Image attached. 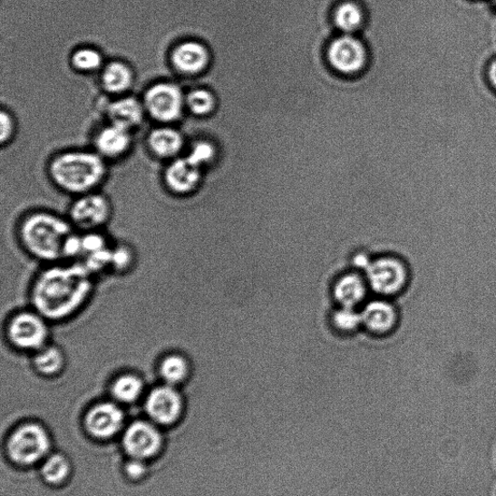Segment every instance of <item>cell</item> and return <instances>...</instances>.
Listing matches in <instances>:
<instances>
[{"instance_id":"1","label":"cell","mask_w":496,"mask_h":496,"mask_svg":"<svg viewBox=\"0 0 496 496\" xmlns=\"http://www.w3.org/2000/svg\"><path fill=\"white\" fill-rule=\"evenodd\" d=\"M92 291V273L86 266H54L36 278L32 302L38 314L58 321L76 314Z\"/></svg>"},{"instance_id":"2","label":"cell","mask_w":496,"mask_h":496,"mask_svg":"<svg viewBox=\"0 0 496 496\" xmlns=\"http://www.w3.org/2000/svg\"><path fill=\"white\" fill-rule=\"evenodd\" d=\"M71 234L73 229L68 221L47 212H37L27 217L20 230L25 249L44 261L63 258L64 246Z\"/></svg>"},{"instance_id":"3","label":"cell","mask_w":496,"mask_h":496,"mask_svg":"<svg viewBox=\"0 0 496 496\" xmlns=\"http://www.w3.org/2000/svg\"><path fill=\"white\" fill-rule=\"evenodd\" d=\"M51 173L62 189L79 193L96 187L104 176L105 168L95 154L69 152L53 162Z\"/></svg>"},{"instance_id":"4","label":"cell","mask_w":496,"mask_h":496,"mask_svg":"<svg viewBox=\"0 0 496 496\" xmlns=\"http://www.w3.org/2000/svg\"><path fill=\"white\" fill-rule=\"evenodd\" d=\"M365 277L370 289L384 297L401 294L410 278L404 261L394 257L374 259L365 271Z\"/></svg>"},{"instance_id":"5","label":"cell","mask_w":496,"mask_h":496,"mask_svg":"<svg viewBox=\"0 0 496 496\" xmlns=\"http://www.w3.org/2000/svg\"><path fill=\"white\" fill-rule=\"evenodd\" d=\"M48 319L37 311H23L7 326L9 342L18 349L37 352L48 345Z\"/></svg>"},{"instance_id":"6","label":"cell","mask_w":496,"mask_h":496,"mask_svg":"<svg viewBox=\"0 0 496 496\" xmlns=\"http://www.w3.org/2000/svg\"><path fill=\"white\" fill-rule=\"evenodd\" d=\"M50 448L46 432L37 424H26L10 437L11 459L21 464H31L44 458Z\"/></svg>"},{"instance_id":"7","label":"cell","mask_w":496,"mask_h":496,"mask_svg":"<svg viewBox=\"0 0 496 496\" xmlns=\"http://www.w3.org/2000/svg\"><path fill=\"white\" fill-rule=\"evenodd\" d=\"M327 58L338 73L353 75L361 73L366 63V51L362 42L351 34L336 37L328 47Z\"/></svg>"},{"instance_id":"8","label":"cell","mask_w":496,"mask_h":496,"mask_svg":"<svg viewBox=\"0 0 496 496\" xmlns=\"http://www.w3.org/2000/svg\"><path fill=\"white\" fill-rule=\"evenodd\" d=\"M110 216L111 206L108 200L97 194L80 198L70 209L71 223L87 232H92L103 226Z\"/></svg>"},{"instance_id":"9","label":"cell","mask_w":496,"mask_h":496,"mask_svg":"<svg viewBox=\"0 0 496 496\" xmlns=\"http://www.w3.org/2000/svg\"><path fill=\"white\" fill-rule=\"evenodd\" d=\"M145 102L151 115L159 121L172 122L180 115L182 95L174 84H155L147 92Z\"/></svg>"},{"instance_id":"10","label":"cell","mask_w":496,"mask_h":496,"mask_svg":"<svg viewBox=\"0 0 496 496\" xmlns=\"http://www.w3.org/2000/svg\"><path fill=\"white\" fill-rule=\"evenodd\" d=\"M363 327L374 336H387L399 323L398 309L385 299L365 304L361 310Z\"/></svg>"},{"instance_id":"11","label":"cell","mask_w":496,"mask_h":496,"mask_svg":"<svg viewBox=\"0 0 496 496\" xmlns=\"http://www.w3.org/2000/svg\"><path fill=\"white\" fill-rule=\"evenodd\" d=\"M123 444L125 450L134 459H146L159 451L161 445V436L151 424L137 422L126 431Z\"/></svg>"},{"instance_id":"12","label":"cell","mask_w":496,"mask_h":496,"mask_svg":"<svg viewBox=\"0 0 496 496\" xmlns=\"http://www.w3.org/2000/svg\"><path fill=\"white\" fill-rule=\"evenodd\" d=\"M181 396L175 386L164 385L153 389L147 399V411L150 416L160 423L175 422L181 411Z\"/></svg>"},{"instance_id":"13","label":"cell","mask_w":496,"mask_h":496,"mask_svg":"<svg viewBox=\"0 0 496 496\" xmlns=\"http://www.w3.org/2000/svg\"><path fill=\"white\" fill-rule=\"evenodd\" d=\"M368 283L359 273H347L339 277L333 287V297L339 306L357 308L366 299Z\"/></svg>"},{"instance_id":"14","label":"cell","mask_w":496,"mask_h":496,"mask_svg":"<svg viewBox=\"0 0 496 496\" xmlns=\"http://www.w3.org/2000/svg\"><path fill=\"white\" fill-rule=\"evenodd\" d=\"M122 410L112 404H101L93 407L87 417V427L99 438L111 437L122 426Z\"/></svg>"},{"instance_id":"15","label":"cell","mask_w":496,"mask_h":496,"mask_svg":"<svg viewBox=\"0 0 496 496\" xmlns=\"http://www.w3.org/2000/svg\"><path fill=\"white\" fill-rule=\"evenodd\" d=\"M172 62L180 73L194 75L208 66L209 55L205 46L198 42H186L175 49Z\"/></svg>"},{"instance_id":"16","label":"cell","mask_w":496,"mask_h":496,"mask_svg":"<svg viewBox=\"0 0 496 496\" xmlns=\"http://www.w3.org/2000/svg\"><path fill=\"white\" fill-rule=\"evenodd\" d=\"M166 182L170 190L180 194L191 192L200 180V167L189 158L179 160L170 165L166 172Z\"/></svg>"},{"instance_id":"17","label":"cell","mask_w":496,"mask_h":496,"mask_svg":"<svg viewBox=\"0 0 496 496\" xmlns=\"http://www.w3.org/2000/svg\"><path fill=\"white\" fill-rule=\"evenodd\" d=\"M190 372V363L181 354H169L160 364V374L168 385L177 386L182 384L189 378Z\"/></svg>"},{"instance_id":"18","label":"cell","mask_w":496,"mask_h":496,"mask_svg":"<svg viewBox=\"0 0 496 496\" xmlns=\"http://www.w3.org/2000/svg\"><path fill=\"white\" fill-rule=\"evenodd\" d=\"M131 138L124 127L113 124L99 134L96 143L99 151L110 157H116L130 146Z\"/></svg>"},{"instance_id":"19","label":"cell","mask_w":496,"mask_h":496,"mask_svg":"<svg viewBox=\"0 0 496 496\" xmlns=\"http://www.w3.org/2000/svg\"><path fill=\"white\" fill-rule=\"evenodd\" d=\"M66 359L63 351L55 345H47L34 353V365L41 374L52 376L63 370Z\"/></svg>"},{"instance_id":"20","label":"cell","mask_w":496,"mask_h":496,"mask_svg":"<svg viewBox=\"0 0 496 496\" xmlns=\"http://www.w3.org/2000/svg\"><path fill=\"white\" fill-rule=\"evenodd\" d=\"M109 115L113 124L129 130L141 122L143 111L135 99L124 98L112 104Z\"/></svg>"},{"instance_id":"21","label":"cell","mask_w":496,"mask_h":496,"mask_svg":"<svg viewBox=\"0 0 496 496\" xmlns=\"http://www.w3.org/2000/svg\"><path fill=\"white\" fill-rule=\"evenodd\" d=\"M364 22L361 7L352 2L339 5L334 12V23L345 34H352L359 30Z\"/></svg>"},{"instance_id":"22","label":"cell","mask_w":496,"mask_h":496,"mask_svg":"<svg viewBox=\"0 0 496 496\" xmlns=\"http://www.w3.org/2000/svg\"><path fill=\"white\" fill-rule=\"evenodd\" d=\"M150 145L160 157L169 158L179 152L182 146V140L176 131L161 129L151 133Z\"/></svg>"},{"instance_id":"23","label":"cell","mask_w":496,"mask_h":496,"mask_svg":"<svg viewBox=\"0 0 496 496\" xmlns=\"http://www.w3.org/2000/svg\"><path fill=\"white\" fill-rule=\"evenodd\" d=\"M143 381L138 375L127 374L113 381L112 393L121 402L133 403L143 392Z\"/></svg>"},{"instance_id":"24","label":"cell","mask_w":496,"mask_h":496,"mask_svg":"<svg viewBox=\"0 0 496 496\" xmlns=\"http://www.w3.org/2000/svg\"><path fill=\"white\" fill-rule=\"evenodd\" d=\"M132 82L131 71L121 63H110L103 73V83L107 91L121 92L129 89Z\"/></svg>"},{"instance_id":"25","label":"cell","mask_w":496,"mask_h":496,"mask_svg":"<svg viewBox=\"0 0 496 496\" xmlns=\"http://www.w3.org/2000/svg\"><path fill=\"white\" fill-rule=\"evenodd\" d=\"M331 322L335 330L342 334H351L363 327L361 311L353 307L338 306Z\"/></svg>"},{"instance_id":"26","label":"cell","mask_w":496,"mask_h":496,"mask_svg":"<svg viewBox=\"0 0 496 496\" xmlns=\"http://www.w3.org/2000/svg\"><path fill=\"white\" fill-rule=\"evenodd\" d=\"M69 472V464L66 459L61 455L50 457L44 467L42 474L53 484H58L64 480Z\"/></svg>"},{"instance_id":"27","label":"cell","mask_w":496,"mask_h":496,"mask_svg":"<svg viewBox=\"0 0 496 496\" xmlns=\"http://www.w3.org/2000/svg\"><path fill=\"white\" fill-rule=\"evenodd\" d=\"M188 104L196 115H207L215 109L216 99L207 90H195L189 94Z\"/></svg>"},{"instance_id":"28","label":"cell","mask_w":496,"mask_h":496,"mask_svg":"<svg viewBox=\"0 0 496 496\" xmlns=\"http://www.w3.org/2000/svg\"><path fill=\"white\" fill-rule=\"evenodd\" d=\"M74 65L81 70H94L102 64V56L92 49L77 51L73 55Z\"/></svg>"},{"instance_id":"29","label":"cell","mask_w":496,"mask_h":496,"mask_svg":"<svg viewBox=\"0 0 496 496\" xmlns=\"http://www.w3.org/2000/svg\"><path fill=\"white\" fill-rule=\"evenodd\" d=\"M215 148L212 147L207 141L198 143L192 152L190 154L189 159L198 167L209 162L215 157Z\"/></svg>"},{"instance_id":"30","label":"cell","mask_w":496,"mask_h":496,"mask_svg":"<svg viewBox=\"0 0 496 496\" xmlns=\"http://www.w3.org/2000/svg\"><path fill=\"white\" fill-rule=\"evenodd\" d=\"M83 254H91L99 250L107 248L104 237L97 233L88 232L87 235L82 237Z\"/></svg>"},{"instance_id":"31","label":"cell","mask_w":496,"mask_h":496,"mask_svg":"<svg viewBox=\"0 0 496 496\" xmlns=\"http://www.w3.org/2000/svg\"><path fill=\"white\" fill-rule=\"evenodd\" d=\"M132 262V253L129 248L120 247L112 250L111 266L116 270H125Z\"/></svg>"},{"instance_id":"32","label":"cell","mask_w":496,"mask_h":496,"mask_svg":"<svg viewBox=\"0 0 496 496\" xmlns=\"http://www.w3.org/2000/svg\"><path fill=\"white\" fill-rule=\"evenodd\" d=\"M127 472H129L131 477H140L145 472V465L141 463L139 459H135L134 462H131L127 465Z\"/></svg>"},{"instance_id":"33","label":"cell","mask_w":496,"mask_h":496,"mask_svg":"<svg viewBox=\"0 0 496 496\" xmlns=\"http://www.w3.org/2000/svg\"><path fill=\"white\" fill-rule=\"evenodd\" d=\"M0 123H2V141H5L10 137L13 129L11 119L5 112H2Z\"/></svg>"},{"instance_id":"34","label":"cell","mask_w":496,"mask_h":496,"mask_svg":"<svg viewBox=\"0 0 496 496\" xmlns=\"http://www.w3.org/2000/svg\"><path fill=\"white\" fill-rule=\"evenodd\" d=\"M486 76L491 88L496 92V59L489 63Z\"/></svg>"},{"instance_id":"35","label":"cell","mask_w":496,"mask_h":496,"mask_svg":"<svg viewBox=\"0 0 496 496\" xmlns=\"http://www.w3.org/2000/svg\"><path fill=\"white\" fill-rule=\"evenodd\" d=\"M372 259L367 257L366 254L358 253L355 255V258L353 259V263L355 264L357 267L362 268V270L365 271L367 267L370 266L372 263Z\"/></svg>"},{"instance_id":"36","label":"cell","mask_w":496,"mask_h":496,"mask_svg":"<svg viewBox=\"0 0 496 496\" xmlns=\"http://www.w3.org/2000/svg\"><path fill=\"white\" fill-rule=\"evenodd\" d=\"M494 4H495V5H496V0H494Z\"/></svg>"}]
</instances>
